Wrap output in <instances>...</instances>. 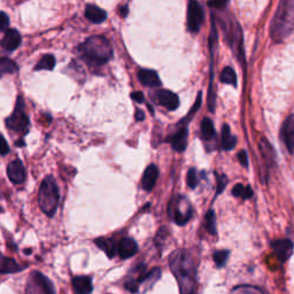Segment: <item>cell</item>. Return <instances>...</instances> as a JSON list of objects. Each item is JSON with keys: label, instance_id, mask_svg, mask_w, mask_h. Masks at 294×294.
<instances>
[{"label": "cell", "instance_id": "30", "mask_svg": "<svg viewBox=\"0 0 294 294\" xmlns=\"http://www.w3.org/2000/svg\"><path fill=\"white\" fill-rule=\"evenodd\" d=\"M221 82L237 86V74L231 67H225L221 72Z\"/></svg>", "mask_w": 294, "mask_h": 294}, {"label": "cell", "instance_id": "41", "mask_svg": "<svg viewBox=\"0 0 294 294\" xmlns=\"http://www.w3.org/2000/svg\"><path fill=\"white\" fill-rule=\"evenodd\" d=\"M131 98H132L133 101L138 102V104H141V102H144V100H145L144 94H143V92H140V91H137V92L131 93Z\"/></svg>", "mask_w": 294, "mask_h": 294}, {"label": "cell", "instance_id": "24", "mask_svg": "<svg viewBox=\"0 0 294 294\" xmlns=\"http://www.w3.org/2000/svg\"><path fill=\"white\" fill-rule=\"evenodd\" d=\"M237 139L235 136H232L230 127L228 124L223 125L222 129V147L225 151H230L236 146Z\"/></svg>", "mask_w": 294, "mask_h": 294}, {"label": "cell", "instance_id": "22", "mask_svg": "<svg viewBox=\"0 0 294 294\" xmlns=\"http://www.w3.org/2000/svg\"><path fill=\"white\" fill-rule=\"evenodd\" d=\"M21 270H22V267L18 266L15 260L3 257V255L0 253V273L13 274Z\"/></svg>", "mask_w": 294, "mask_h": 294}, {"label": "cell", "instance_id": "35", "mask_svg": "<svg viewBox=\"0 0 294 294\" xmlns=\"http://www.w3.org/2000/svg\"><path fill=\"white\" fill-rule=\"evenodd\" d=\"M124 288L127 289L129 292L137 293V292H138V290H139V282L133 280L132 277H130V278H128L127 281H125Z\"/></svg>", "mask_w": 294, "mask_h": 294}, {"label": "cell", "instance_id": "19", "mask_svg": "<svg viewBox=\"0 0 294 294\" xmlns=\"http://www.w3.org/2000/svg\"><path fill=\"white\" fill-rule=\"evenodd\" d=\"M170 144L175 151L183 152L188 146V129L182 128L179 131L170 137Z\"/></svg>", "mask_w": 294, "mask_h": 294}, {"label": "cell", "instance_id": "18", "mask_svg": "<svg viewBox=\"0 0 294 294\" xmlns=\"http://www.w3.org/2000/svg\"><path fill=\"white\" fill-rule=\"evenodd\" d=\"M72 290L75 294H90L92 292V280L89 276H77L72 280Z\"/></svg>", "mask_w": 294, "mask_h": 294}, {"label": "cell", "instance_id": "42", "mask_svg": "<svg viewBox=\"0 0 294 294\" xmlns=\"http://www.w3.org/2000/svg\"><path fill=\"white\" fill-rule=\"evenodd\" d=\"M144 118H145L144 113L141 112V110L137 109L136 110V121H144Z\"/></svg>", "mask_w": 294, "mask_h": 294}, {"label": "cell", "instance_id": "31", "mask_svg": "<svg viewBox=\"0 0 294 294\" xmlns=\"http://www.w3.org/2000/svg\"><path fill=\"white\" fill-rule=\"evenodd\" d=\"M205 228L211 235H216V215L213 209L208 211V213L206 214Z\"/></svg>", "mask_w": 294, "mask_h": 294}, {"label": "cell", "instance_id": "17", "mask_svg": "<svg viewBox=\"0 0 294 294\" xmlns=\"http://www.w3.org/2000/svg\"><path fill=\"white\" fill-rule=\"evenodd\" d=\"M138 78L143 85L148 87H159L162 84L156 71L151 69H140L138 71Z\"/></svg>", "mask_w": 294, "mask_h": 294}, {"label": "cell", "instance_id": "21", "mask_svg": "<svg viewBox=\"0 0 294 294\" xmlns=\"http://www.w3.org/2000/svg\"><path fill=\"white\" fill-rule=\"evenodd\" d=\"M260 151H261V155L263 160H265L267 167H274L275 165V152L274 148L271 146L270 143L266 138H261L259 143Z\"/></svg>", "mask_w": 294, "mask_h": 294}, {"label": "cell", "instance_id": "25", "mask_svg": "<svg viewBox=\"0 0 294 294\" xmlns=\"http://www.w3.org/2000/svg\"><path fill=\"white\" fill-rule=\"evenodd\" d=\"M95 245H97L100 250H102L105 253L108 255V258H113L114 255L116 253V247L115 244H114L110 239H106V238H98L95 239Z\"/></svg>", "mask_w": 294, "mask_h": 294}, {"label": "cell", "instance_id": "27", "mask_svg": "<svg viewBox=\"0 0 294 294\" xmlns=\"http://www.w3.org/2000/svg\"><path fill=\"white\" fill-rule=\"evenodd\" d=\"M55 66V59L54 56L51 54H46L44 56H41L40 60L38 61V63L36 64L35 70H53V68Z\"/></svg>", "mask_w": 294, "mask_h": 294}, {"label": "cell", "instance_id": "20", "mask_svg": "<svg viewBox=\"0 0 294 294\" xmlns=\"http://www.w3.org/2000/svg\"><path fill=\"white\" fill-rule=\"evenodd\" d=\"M85 16L87 20L93 22V23H101L107 18V13L100 7L90 3L85 7Z\"/></svg>", "mask_w": 294, "mask_h": 294}, {"label": "cell", "instance_id": "16", "mask_svg": "<svg viewBox=\"0 0 294 294\" xmlns=\"http://www.w3.org/2000/svg\"><path fill=\"white\" fill-rule=\"evenodd\" d=\"M138 252V245L131 238H124L118 243L117 253L122 259H129Z\"/></svg>", "mask_w": 294, "mask_h": 294}, {"label": "cell", "instance_id": "15", "mask_svg": "<svg viewBox=\"0 0 294 294\" xmlns=\"http://www.w3.org/2000/svg\"><path fill=\"white\" fill-rule=\"evenodd\" d=\"M21 45V35L18 33L17 30L9 29L5 32L1 40V46L6 49V51L12 52L15 51L18 46Z\"/></svg>", "mask_w": 294, "mask_h": 294}, {"label": "cell", "instance_id": "36", "mask_svg": "<svg viewBox=\"0 0 294 294\" xmlns=\"http://www.w3.org/2000/svg\"><path fill=\"white\" fill-rule=\"evenodd\" d=\"M9 25L8 15L3 12H0V31H5Z\"/></svg>", "mask_w": 294, "mask_h": 294}, {"label": "cell", "instance_id": "29", "mask_svg": "<svg viewBox=\"0 0 294 294\" xmlns=\"http://www.w3.org/2000/svg\"><path fill=\"white\" fill-rule=\"evenodd\" d=\"M232 194L237 198H242V199L246 200L250 199L253 196V190L251 186H244L243 184H237L235 188L232 189Z\"/></svg>", "mask_w": 294, "mask_h": 294}, {"label": "cell", "instance_id": "14", "mask_svg": "<svg viewBox=\"0 0 294 294\" xmlns=\"http://www.w3.org/2000/svg\"><path fill=\"white\" fill-rule=\"evenodd\" d=\"M156 98H158V101L161 104L163 107H166L167 109L169 110H175L178 108L179 106V99L177 94L168 90H161L159 91L158 94H156Z\"/></svg>", "mask_w": 294, "mask_h": 294}, {"label": "cell", "instance_id": "9", "mask_svg": "<svg viewBox=\"0 0 294 294\" xmlns=\"http://www.w3.org/2000/svg\"><path fill=\"white\" fill-rule=\"evenodd\" d=\"M204 22V10L197 0H190L188 7V28L191 32H198Z\"/></svg>", "mask_w": 294, "mask_h": 294}, {"label": "cell", "instance_id": "23", "mask_svg": "<svg viewBox=\"0 0 294 294\" xmlns=\"http://www.w3.org/2000/svg\"><path fill=\"white\" fill-rule=\"evenodd\" d=\"M160 277H161V269L160 268H154L152 269L150 273L147 274H141L140 277L138 278V282L139 284L141 283L144 286H146V288H151V286H153L154 283L158 282L160 280Z\"/></svg>", "mask_w": 294, "mask_h": 294}, {"label": "cell", "instance_id": "4", "mask_svg": "<svg viewBox=\"0 0 294 294\" xmlns=\"http://www.w3.org/2000/svg\"><path fill=\"white\" fill-rule=\"evenodd\" d=\"M59 189L58 185L52 176H47L41 183L39 189V196H38V201H39L40 209L47 216H53L56 212L59 205Z\"/></svg>", "mask_w": 294, "mask_h": 294}, {"label": "cell", "instance_id": "34", "mask_svg": "<svg viewBox=\"0 0 294 294\" xmlns=\"http://www.w3.org/2000/svg\"><path fill=\"white\" fill-rule=\"evenodd\" d=\"M186 182H188V185L190 186L191 189H196L197 188L199 179H198V174H197L196 169H193V168H192V169L189 170L188 176H186Z\"/></svg>", "mask_w": 294, "mask_h": 294}, {"label": "cell", "instance_id": "10", "mask_svg": "<svg viewBox=\"0 0 294 294\" xmlns=\"http://www.w3.org/2000/svg\"><path fill=\"white\" fill-rule=\"evenodd\" d=\"M281 138L290 153L294 152V114H291L282 125Z\"/></svg>", "mask_w": 294, "mask_h": 294}, {"label": "cell", "instance_id": "44", "mask_svg": "<svg viewBox=\"0 0 294 294\" xmlns=\"http://www.w3.org/2000/svg\"><path fill=\"white\" fill-rule=\"evenodd\" d=\"M24 253H25V254H30V253H31V250H26V251L24 252Z\"/></svg>", "mask_w": 294, "mask_h": 294}, {"label": "cell", "instance_id": "3", "mask_svg": "<svg viewBox=\"0 0 294 294\" xmlns=\"http://www.w3.org/2000/svg\"><path fill=\"white\" fill-rule=\"evenodd\" d=\"M82 58L91 66H102L113 54L112 45L104 36H92L79 46Z\"/></svg>", "mask_w": 294, "mask_h": 294}, {"label": "cell", "instance_id": "38", "mask_svg": "<svg viewBox=\"0 0 294 294\" xmlns=\"http://www.w3.org/2000/svg\"><path fill=\"white\" fill-rule=\"evenodd\" d=\"M228 2L229 0H211V1L208 2V5L211 7H214V8L222 9L228 5Z\"/></svg>", "mask_w": 294, "mask_h": 294}, {"label": "cell", "instance_id": "33", "mask_svg": "<svg viewBox=\"0 0 294 294\" xmlns=\"http://www.w3.org/2000/svg\"><path fill=\"white\" fill-rule=\"evenodd\" d=\"M231 294H262L259 289L252 288V286H238L236 288Z\"/></svg>", "mask_w": 294, "mask_h": 294}, {"label": "cell", "instance_id": "28", "mask_svg": "<svg viewBox=\"0 0 294 294\" xmlns=\"http://www.w3.org/2000/svg\"><path fill=\"white\" fill-rule=\"evenodd\" d=\"M17 70V66L14 61L7 58H0V77L7 74H13Z\"/></svg>", "mask_w": 294, "mask_h": 294}, {"label": "cell", "instance_id": "40", "mask_svg": "<svg viewBox=\"0 0 294 294\" xmlns=\"http://www.w3.org/2000/svg\"><path fill=\"white\" fill-rule=\"evenodd\" d=\"M238 160L240 162V165L243 167L247 168L248 167V158H247V153L245 151H242L238 153Z\"/></svg>", "mask_w": 294, "mask_h": 294}, {"label": "cell", "instance_id": "43", "mask_svg": "<svg viewBox=\"0 0 294 294\" xmlns=\"http://www.w3.org/2000/svg\"><path fill=\"white\" fill-rule=\"evenodd\" d=\"M128 15V7L127 6H123L121 8V16L122 17H125Z\"/></svg>", "mask_w": 294, "mask_h": 294}, {"label": "cell", "instance_id": "13", "mask_svg": "<svg viewBox=\"0 0 294 294\" xmlns=\"http://www.w3.org/2000/svg\"><path fill=\"white\" fill-rule=\"evenodd\" d=\"M159 177V169L155 165H150L145 173L143 175V179H141V188H143L146 192H151L155 186V183L158 181Z\"/></svg>", "mask_w": 294, "mask_h": 294}, {"label": "cell", "instance_id": "45", "mask_svg": "<svg viewBox=\"0 0 294 294\" xmlns=\"http://www.w3.org/2000/svg\"><path fill=\"white\" fill-rule=\"evenodd\" d=\"M0 212H1V207H0Z\"/></svg>", "mask_w": 294, "mask_h": 294}, {"label": "cell", "instance_id": "1", "mask_svg": "<svg viewBox=\"0 0 294 294\" xmlns=\"http://www.w3.org/2000/svg\"><path fill=\"white\" fill-rule=\"evenodd\" d=\"M169 266L178 282L181 294H194L197 267L189 252L185 250L175 251L169 259Z\"/></svg>", "mask_w": 294, "mask_h": 294}, {"label": "cell", "instance_id": "8", "mask_svg": "<svg viewBox=\"0 0 294 294\" xmlns=\"http://www.w3.org/2000/svg\"><path fill=\"white\" fill-rule=\"evenodd\" d=\"M225 35L228 36V40L230 43L231 48L234 49L237 58L240 61H244V48H243V35L242 29L236 21H229L227 25L224 26Z\"/></svg>", "mask_w": 294, "mask_h": 294}, {"label": "cell", "instance_id": "12", "mask_svg": "<svg viewBox=\"0 0 294 294\" xmlns=\"http://www.w3.org/2000/svg\"><path fill=\"white\" fill-rule=\"evenodd\" d=\"M7 175H8L10 182L14 183V184L23 183L25 179V169L23 163L18 159L10 161L8 166H7Z\"/></svg>", "mask_w": 294, "mask_h": 294}, {"label": "cell", "instance_id": "39", "mask_svg": "<svg viewBox=\"0 0 294 294\" xmlns=\"http://www.w3.org/2000/svg\"><path fill=\"white\" fill-rule=\"evenodd\" d=\"M227 177L225 176H221V177H219V181H217V192H216V194H220V193H222L223 192V190H224V188H225V185H227Z\"/></svg>", "mask_w": 294, "mask_h": 294}, {"label": "cell", "instance_id": "32", "mask_svg": "<svg viewBox=\"0 0 294 294\" xmlns=\"http://www.w3.org/2000/svg\"><path fill=\"white\" fill-rule=\"evenodd\" d=\"M229 255H230V251H228V250L217 251L213 254V259L217 265V267H223L225 265V262L228 261Z\"/></svg>", "mask_w": 294, "mask_h": 294}, {"label": "cell", "instance_id": "26", "mask_svg": "<svg viewBox=\"0 0 294 294\" xmlns=\"http://www.w3.org/2000/svg\"><path fill=\"white\" fill-rule=\"evenodd\" d=\"M201 136L205 140H211L215 137V129H214L213 122L206 117L201 122Z\"/></svg>", "mask_w": 294, "mask_h": 294}, {"label": "cell", "instance_id": "37", "mask_svg": "<svg viewBox=\"0 0 294 294\" xmlns=\"http://www.w3.org/2000/svg\"><path fill=\"white\" fill-rule=\"evenodd\" d=\"M9 153V146L7 144L5 137L0 135V155H6Z\"/></svg>", "mask_w": 294, "mask_h": 294}, {"label": "cell", "instance_id": "5", "mask_svg": "<svg viewBox=\"0 0 294 294\" xmlns=\"http://www.w3.org/2000/svg\"><path fill=\"white\" fill-rule=\"evenodd\" d=\"M25 294H55V290L45 275L39 271H33L28 280Z\"/></svg>", "mask_w": 294, "mask_h": 294}, {"label": "cell", "instance_id": "7", "mask_svg": "<svg viewBox=\"0 0 294 294\" xmlns=\"http://www.w3.org/2000/svg\"><path fill=\"white\" fill-rule=\"evenodd\" d=\"M192 207L190 201L184 197H178L173 201L170 207V215L174 222L178 225H184L190 221L192 216Z\"/></svg>", "mask_w": 294, "mask_h": 294}, {"label": "cell", "instance_id": "6", "mask_svg": "<svg viewBox=\"0 0 294 294\" xmlns=\"http://www.w3.org/2000/svg\"><path fill=\"white\" fill-rule=\"evenodd\" d=\"M7 128L17 132H25L29 128V118L24 112V101L22 97L17 98L16 107L12 115L6 118Z\"/></svg>", "mask_w": 294, "mask_h": 294}, {"label": "cell", "instance_id": "2", "mask_svg": "<svg viewBox=\"0 0 294 294\" xmlns=\"http://www.w3.org/2000/svg\"><path fill=\"white\" fill-rule=\"evenodd\" d=\"M294 31V0H281L270 24L271 38L280 43Z\"/></svg>", "mask_w": 294, "mask_h": 294}, {"label": "cell", "instance_id": "11", "mask_svg": "<svg viewBox=\"0 0 294 294\" xmlns=\"http://www.w3.org/2000/svg\"><path fill=\"white\" fill-rule=\"evenodd\" d=\"M271 247L276 254V258L280 260L281 262H285L291 258L293 254V243L290 239H277L271 244Z\"/></svg>", "mask_w": 294, "mask_h": 294}]
</instances>
